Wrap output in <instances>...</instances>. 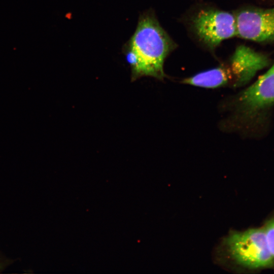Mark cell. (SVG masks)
<instances>
[{
	"mask_svg": "<svg viewBox=\"0 0 274 274\" xmlns=\"http://www.w3.org/2000/svg\"><path fill=\"white\" fill-rule=\"evenodd\" d=\"M190 28L201 44L213 50L223 41L236 36L235 14L213 8H202L192 16Z\"/></svg>",
	"mask_w": 274,
	"mask_h": 274,
	"instance_id": "cell-3",
	"label": "cell"
},
{
	"mask_svg": "<svg viewBox=\"0 0 274 274\" xmlns=\"http://www.w3.org/2000/svg\"><path fill=\"white\" fill-rule=\"evenodd\" d=\"M13 263V260L8 259L0 252V272Z\"/></svg>",
	"mask_w": 274,
	"mask_h": 274,
	"instance_id": "cell-7",
	"label": "cell"
},
{
	"mask_svg": "<svg viewBox=\"0 0 274 274\" xmlns=\"http://www.w3.org/2000/svg\"><path fill=\"white\" fill-rule=\"evenodd\" d=\"M223 246L231 260L243 267L253 269L274 265L263 228L231 232L224 238Z\"/></svg>",
	"mask_w": 274,
	"mask_h": 274,
	"instance_id": "cell-2",
	"label": "cell"
},
{
	"mask_svg": "<svg viewBox=\"0 0 274 274\" xmlns=\"http://www.w3.org/2000/svg\"><path fill=\"white\" fill-rule=\"evenodd\" d=\"M236 113L243 121H254L274 106V63L235 99Z\"/></svg>",
	"mask_w": 274,
	"mask_h": 274,
	"instance_id": "cell-4",
	"label": "cell"
},
{
	"mask_svg": "<svg viewBox=\"0 0 274 274\" xmlns=\"http://www.w3.org/2000/svg\"><path fill=\"white\" fill-rule=\"evenodd\" d=\"M263 228L268 248L274 259V218L269 220Z\"/></svg>",
	"mask_w": 274,
	"mask_h": 274,
	"instance_id": "cell-6",
	"label": "cell"
},
{
	"mask_svg": "<svg viewBox=\"0 0 274 274\" xmlns=\"http://www.w3.org/2000/svg\"><path fill=\"white\" fill-rule=\"evenodd\" d=\"M235 16L236 36L257 42L274 41V8L243 9Z\"/></svg>",
	"mask_w": 274,
	"mask_h": 274,
	"instance_id": "cell-5",
	"label": "cell"
},
{
	"mask_svg": "<svg viewBox=\"0 0 274 274\" xmlns=\"http://www.w3.org/2000/svg\"><path fill=\"white\" fill-rule=\"evenodd\" d=\"M176 47V44L161 27L154 14L151 12L143 14L125 47L133 76L163 79L165 77L164 61Z\"/></svg>",
	"mask_w": 274,
	"mask_h": 274,
	"instance_id": "cell-1",
	"label": "cell"
}]
</instances>
